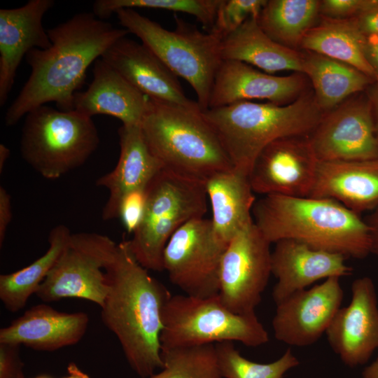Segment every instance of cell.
<instances>
[{
    "instance_id": "1",
    "label": "cell",
    "mask_w": 378,
    "mask_h": 378,
    "mask_svg": "<svg viewBox=\"0 0 378 378\" xmlns=\"http://www.w3.org/2000/svg\"><path fill=\"white\" fill-rule=\"evenodd\" d=\"M47 32L51 46L34 48L25 56L31 74L6 111L8 127L48 102H55L61 111L74 110V94L83 83L89 66L130 34L93 13L76 14Z\"/></svg>"
},
{
    "instance_id": "2",
    "label": "cell",
    "mask_w": 378,
    "mask_h": 378,
    "mask_svg": "<svg viewBox=\"0 0 378 378\" xmlns=\"http://www.w3.org/2000/svg\"><path fill=\"white\" fill-rule=\"evenodd\" d=\"M105 272L108 292L100 307L102 322L118 338L132 370L148 378L163 368L162 313L172 295L136 260L129 240L118 244Z\"/></svg>"
},
{
    "instance_id": "3",
    "label": "cell",
    "mask_w": 378,
    "mask_h": 378,
    "mask_svg": "<svg viewBox=\"0 0 378 378\" xmlns=\"http://www.w3.org/2000/svg\"><path fill=\"white\" fill-rule=\"evenodd\" d=\"M252 214L271 244L294 239L346 258L362 259L371 253L365 219L331 199L266 195L255 201Z\"/></svg>"
},
{
    "instance_id": "4",
    "label": "cell",
    "mask_w": 378,
    "mask_h": 378,
    "mask_svg": "<svg viewBox=\"0 0 378 378\" xmlns=\"http://www.w3.org/2000/svg\"><path fill=\"white\" fill-rule=\"evenodd\" d=\"M323 114L314 93L308 92L285 105L241 101L203 111L234 168L248 175L269 144L286 136H309Z\"/></svg>"
},
{
    "instance_id": "5",
    "label": "cell",
    "mask_w": 378,
    "mask_h": 378,
    "mask_svg": "<svg viewBox=\"0 0 378 378\" xmlns=\"http://www.w3.org/2000/svg\"><path fill=\"white\" fill-rule=\"evenodd\" d=\"M140 125L164 169L205 181L234 168L202 111L148 98Z\"/></svg>"
},
{
    "instance_id": "6",
    "label": "cell",
    "mask_w": 378,
    "mask_h": 378,
    "mask_svg": "<svg viewBox=\"0 0 378 378\" xmlns=\"http://www.w3.org/2000/svg\"><path fill=\"white\" fill-rule=\"evenodd\" d=\"M115 13L129 33L136 35L177 77L190 84L201 111L207 110L214 78L223 61L222 40L211 32L199 31L177 15L171 31L135 9L122 8Z\"/></svg>"
},
{
    "instance_id": "7",
    "label": "cell",
    "mask_w": 378,
    "mask_h": 378,
    "mask_svg": "<svg viewBox=\"0 0 378 378\" xmlns=\"http://www.w3.org/2000/svg\"><path fill=\"white\" fill-rule=\"evenodd\" d=\"M205 181L162 169L146 188L144 212L129 240L136 260L148 270L161 272L163 253L172 236L207 211Z\"/></svg>"
},
{
    "instance_id": "8",
    "label": "cell",
    "mask_w": 378,
    "mask_h": 378,
    "mask_svg": "<svg viewBox=\"0 0 378 378\" xmlns=\"http://www.w3.org/2000/svg\"><path fill=\"white\" fill-rule=\"evenodd\" d=\"M20 153L43 178L54 180L82 166L99 144L92 118L41 106L25 115Z\"/></svg>"
},
{
    "instance_id": "9",
    "label": "cell",
    "mask_w": 378,
    "mask_h": 378,
    "mask_svg": "<svg viewBox=\"0 0 378 378\" xmlns=\"http://www.w3.org/2000/svg\"><path fill=\"white\" fill-rule=\"evenodd\" d=\"M268 341V332L255 313L232 312L218 294L206 298L172 295L163 309L161 351L223 342L258 347Z\"/></svg>"
},
{
    "instance_id": "10",
    "label": "cell",
    "mask_w": 378,
    "mask_h": 378,
    "mask_svg": "<svg viewBox=\"0 0 378 378\" xmlns=\"http://www.w3.org/2000/svg\"><path fill=\"white\" fill-rule=\"evenodd\" d=\"M118 244L95 232L71 234L69 241L35 295L44 303L79 298L102 306L108 292L105 269Z\"/></svg>"
},
{
    "instance_id": "11",
    "label": "cell",
    "mask_w": 378,
    "mask_h": 378,
    "mask_svg": "<svg viewBox=\"0 0 378 378\" xmlns=\"http://www.w3.org/2000/svg\"><path fill=\"white\" fill-rule=\"evenodd\" d=\"M227 245L215 234L211 220L192 219L168 241L163 253L164 270L186 295H217L220 262Z\"/></svg>"
},
{
    "instance_id": "12",
    "label": "cell",
    "mask_w": 378,
    "mask_h": 378,
    "mask_svg": "<svg viewBox=\"0 0 378 378\" xmlns=\"http://www.w3.org/2000/svg\"><path fill=\"white\" fill-rule=\"evenodd\" d=\"M270 244L254 221L228 242L220 262L218 295L232 312L255 313L272 274Z\"/></svg>"
},
{
    "instance_id": "13",
    "label": "cell",
    "mask_w": 378,
    "mask_h": 378,
    "mask_svg": "<svg viewBox=\"0 0 378 378\" xmlns=\"http://www.w3.org/2000/svg\"><path fill=\"white\" fill-rule=\"evenodd\" d=\"M309 138L320 162L377 157L378 138L372 103L366 90L325 113Z\"/></svg>"
},
{
    "instance_id": "14",
    "label": "cell",
    "mask_w": 378,
    "mask_h": 378,
    "mask_svg": "<svg viewBox=\"0 0 378 378\" xmlns=\"http://www.w3.org/2000/svg\"><path fill=\"white\" fill-rule=\"evenodd\" d=\"M318 160L309 136L276 139L258 154L248 178L254 193L309 197Z\"/></svg>"
},
{
    "instance_id": "15",
    "label": "cell",
    "mask_w": 378,
    "mask_h": 378,
    "mask_svg": "<svg viewBox=\"0 0 378 378\" xmlns=\"http://www.w3.org/2000/svg\"><path fill=\"white\" fill-rule=\"evenodd\" d=\"M340 279L328 278L276 304L272 321L275 338L290 346L304 347L326 334L343 300Z\"/></svg>"
},
{
    "instance_id": "16",
    "label": "cell",
    "mask_w": 378,
    "mask_h": 378,
    "mask_svg": "<svg viewBox=\"0 0 378 378\" xmlns=\"http://www.w3.org/2000/svg\"><path fill=\"white\" fill-rule=\"evenodd\" d=\"M351 290L349 304L339 309L326 335L342 363L355 368L365 364L378 349V301L368 276L356 279Z\"/></svg>"
},
{
    "instance_id": "17",
    "label": "cell",
    "mask_w": 378,
    "mask_h": 378,
    "mask_svg": "<svg viewBox=\"0 0 378 378\" xmlns=\"http://www.w3.org/2000/svg\"><path fill=\"white\" fill-rule=\"evenodd\" d=\"M304 76L298 72L275 76L241 62L223 60L214 78L208 108L254 99L277 105L290 104L305 92Z\"/></svg>"
},
{
    "instance_id": "18",
    "label": "cell",
    "mask_w": 378,
    "mask_h": 378,
    "mask_svg": "<svg viewBox=\"0 0 378 378\" xmlns=\"http://www.w3.org/2000/svg\"><path fill=\"white\" fill-rule=\"evenodd\" d=\"M101 58L148 98L201 111L197 102L185 94L178 77L144 44L125 36Z\"/></svg>"
},
{
    "instance_id": "19",
    "label": "cell",
    "mask_w": 378,
    "mask_h": 378,
    "mask_svg": "<svg viewBox=\"0 0 378 378\" xmlns=\"http://www.w3.org/2000/svg\"><path fill=\"white\" fill-rule=\"evenodd\" d=\"M271 254L272 274L276 279L272 296L276 304L321 279L351 274L342 254L314 248L294 239L275 243Z\"/></svg>"
},
{
    "instance_id": "20",
    "label": "cell",
    "mask_w": 378,
    "mask_h": 378,
    "mask_svg": "<svg viewBox=\"0 0 378 378\" xmlns=\"http://www.w3.org/2000/svg\"><path fill=\"white\" fill-rule=\"evenodd\" d=\"M54 4L52 0H30L19 8L0 10L1 106L7 100L22 58L34 48L51 46L42 20Z\"/></svg>"
},
{
    "instance_id": "21",
    "label": "cell",
    "mask_w": 378,
    "mask_h": 378,
    "mask_svg": "<svg viewBox=\"0 0 378 378\" xmlns=\"http://www.w3.org/2000/svg\"><path fill=\"white\" fill-rule=\"evenodd\" d=\"M118 133L120 155L117 164L96 181L97 186L108 191V198L102 215L105 220L118 218L122 199L134 191L146 189L163 169L150 149L141 125H122Z\"/></svg>"
},
{
    "instance_id": "22",
    "label": "cell",
    "mask_w": 378,
    "mask_h": 378,
    "mask_svg": "<svg viewBox=\"0 0 378 378\" xmlns=\"http://www.w3.org/2000/svg\"><path fill=\"white\" fill-rule=\"evenodd\" d=\"M89 321L85 312H60L46 303L38 304L0 330V343L55 351L78 343L88 330Z\"/></svg>"
},
{
    "instance_id": "23",
    "label": "cell",
    "mask_w": 378,
    "mask_h": 378,
    "mask_svg": "<svg viewBox=\"0 0 378 378\" xmlns=\"http://www.w3.org/2000/svg\"><path fill=\"white\" fill-rule=\"evenodd\" d=\"M311 197L335 200L360 215L378 207V156L337 162L318 161Z\"/></svg>"
},
{
    "instance_id": "24",
    "label": "cell",
    "mask_w": 378,
    "mask_h": 378,
    "mask_svg": "<svg viewBox=\"0 0 378 378\" xmlns=\"http://www.w3.org/2000/svg\"><path fill=\"white\" fill-rule=\"evenodd\" d=\"M148 102L146 96L100 57L94 62L88 88L74 94V110L90 118L108 115L124 125H140Z\"/></svg>"
},
{
    "instance_id": "25",
    "label": "cell",
    "mask_w": 378,
    "mask_h": 378,
    "mask_svg": "<svg viewBox=\"0 0 378 378\" xmlns=\"http://www.w3.org/2000/svg\"><path fill=\"white\" fill-rule=\"evenodd\" d=\"M212 209L214 231L223 242H228L253 223L255 202L248 175L232 168L216 173L205 181Z\"/></svg>"
},
{
    "instance_id": "26",
    "label": "cell",
    "mask_w": 378,
    "mask_h": 378,
    "mask_svg": "<svg viewBox=\"0 0 378 378\" xmlns=\"http://www.w3.org/2000/svg\"><path fill=\"white\" fill-rule=\"evenodd\" d=\"M258 19H248L222 40L223 60L241 62L270 74L284 71L302 74L304 54L272 39Z\"/></svg>"
},
{
    "instance_id": "27",
    "label": "cell",
    "mask_w": 378,
    "mask_h": 378,
    "mask_svg": "<svg viewBox=\"0 0 378 378\" xmlns=\"http://www.w3.org/2000/svg\"><path fill=\"white\" fill-rule=\"evenodd\" d=\"M302 74L310 79L316 103L324 113L374 83L351 65L309 51L304 54Z\"/></svg>"
},
{
    "instance_id": "28",
    "label": "cell",
    "mask_w": 378,
    "mask_h": 378,
    "mask_svg": "<svg viewBox=\"0 0 378 378\" xmlns=\"http://www.w3.org/2000/svg\"><path fill=\"white\" fill-rule=\"evenodd\" d=\"M365 37L353 18L341 20L323 18L318 24L307 33L300 48L351 65L374 80L364 55Z\"/></svg>"
},
{
    "instance_id": "29",
    "label": "cell",
    "mask_w": 378,
    "mask_h": 378,
    "mask_svg": "<svg viewBox=\"0 0 378 378\" xmlns=\"http://www.w3.org/2000/svg\"><path fill=\"white\" fill-rule=\"evenodd\" d=\"M71 234L64 225L54 227L43 255L18 271L0 275V299L8 311L15 313L26 306L62 255Z\"/></svg>"
},
{
    "instance_id": "30",
    "label": "cell",
    "mask_w": 378,
    "mask_h": 378,
    "mask_svg": "<svg viewBox=\"0 0 378 378\" xmlns=\"http://www.w3.org/2000/svg\"><path fill=\"white\" fill-rule=\"evenodd\" d=\"M318 0H269L258 21L274 41L291 49L300 48L320 14Z\"/></svg>"
},
{
    "instance_id": "31",
    "label": "cell",
    "mask_w": 378,
    "mask_h": 378,
    "mask_svg": "<svg viewBox=\"0 0 378 378\" xmlns=\"http://www.w3.org/2000/svg\"><path fill=\"white\" fill-rule=\"evenodd\" d=\"M163 368L148 378H222L215 344L161 351Z\"/></svg>"
},
{
    "instance_id": "32",
    "label": "cell",
    "mask_w": 378,
    "mask_h": 378,
    "mask_svg": "<svg viewBox=\"0 0 378 378\" xmlns=\"http://www.w3.org/2000/svg\"><path fill=\"white\" fill-rule=\"evenodd\" d=\"M215 349L222 378H283L288 371L300 364L290 349L277 360L267 363L246 358L232 342L215 344Z\"/></svg>"
},
{
    "instance_id": "33",
    "label": "cell",
    "mask_w": 378,
    "mask_h": 378,
    "mask_svg": "<svg viewBox=\"0 0 378 378\" xmlns=\"http://www.w3.org/2000/svg\"><path fill=\"white\" fill-rule=\"evenodd\" d=\"M220 0H97L93 13L99 19L107 18L122 8L162 9L194 16L211 31Z\"/></svg>"
},
{
    "instance_id": "34",
    "label": "cell",
    "mask_w": 378,
    "mask_h": 378,
    "mask_svg": "<svg viewBox=\"0 0 378 378\" xmlns=\"http://www.w3.org/2000/svg\"><path fill=\"white\" fill-rule=\"evenodd\" d=\"M267 0H220L210 31L221 40L251 18H258Z\"/></svg>"
},
{
    "instance_id": "35",
    "label": "cell",
    "mask_w": 378,
    "mask_h": 378,
    "mask_svg": "<svg viewBox=\"0 0 378 378\" xmlns=\"http://www.w3.org/2000/svg\"><path fill=\"white\" fill-rule=\"evenodd\" d=\"M146 200V189L134 191L122 200L118 218L128 233L135 231L142 218Z\"/></svg>"
},
{
    "instance_id": "36",
    "label": "cell",
    "mask_w": 378,
    "mask_h": 378,
    "mask_svg": "<svg viewBox=\"0 0 378 378\" xmlns=\"http://www.w3.org/2000/svg\"><path fill=\"white\" fill-rule=\"evenodd\" d=\"M370 0H323L319 12L323 18L341 20L354 18L369 4Z\"/></svg>"
},
{
    "instance_id": "37",
    "label": "cell",
    "mask_w": 378,
    "mask_h": 378,
    "mask_svg": "<svg viewBox=\"0 0 378 378\" xmlns=\"http://www.w3.org/2000/svg\"><path fill=\"white\" fill-rule=\"evenodd\" d=\"M20 347L16 344L0 343V378H25Z\"/></svg>"
},
{
    "instance_id": "38",
    "label": "cell",
    "mask_w": 378,
    "mask_h": 378,
    "mask_svg": "<svg viewBox=\"0 0 378 378\" xmlns=\"http://www.w3.org/2000/svg\"><path fill=\"white\" fill-rule=\"evenodd\" d=\"M353 19L365 36L378 35V0H370L368 6Z\"/></svg>"
},
{
    "instance_id": "39",
    "label": "cell",
    "mask_w": 378,
    "mask_h": 378,
    "mask_svg": "<svg viewBox=\"0 0 378 378\" xmlns=\"http://www.w3.org/2000/svg\"><path fill=\"white\" fill-rule=\"evenodd\" d=\"M363 52L365 59L373 74L374 84L378 88V35L365 36Z\"/></svg>"
},
{
    "instance_id": "40",
    "label": "cell",
    "mask_w": 378,
    "mask_h": 378,
    "mask_svg": "<svg viewBox=\"0 0 378 378\" xmlns=\"http://www.w3.org/2000/svg\"><path fill=\"white\" fill-rule=\"evenodd\" d=\"M10 196L6 189L0 187V246H2L8 227L11 221Z\"/></svg>"
},
{
    "instance_id": "41",
    "label": "cell",
    "mask_w": 378,
    "mask_h": 378,
    "mask_svg": "<svg viewBox=\"0 0 378 378\" xmlns=\"http://www.w3.org/2000/svg\"><path fill=\"white\" fill-rule=\"evenodd\" d=\"M370 234L371 253L378 256V207L365 218Z\"/></svg>"
},
{
    "instance_id": "42",
    "label": "cell",
    "mask_w": 378,
    "mask_h": 378,
    "mask_svg": "<svg viewBox=\"0 0 378 378\" xmlns=\"http://www.w3.org/2000/svg\"><path fill=\"white\" fill-rule=\"evenodd\" d=\"M366 92L372 103L374 127L378 138V88L373 84L366 90Z\"/></svg>"
},
{
    "instance_id": "43",
    "label": "cell",
    "mask_w": 378,
    "mask_h": 378,
    "mask_svg": "<svg viewBox=\"0 0 378 378\" xmlns=\"http://www.w3.org/2000/svg\"><path fill=\"white\" fill-rule=\"evenodd\" d=\"M67 373V376L63 378H90L88 374L82 371L74 363H69Z\"/></svg>"
},
{
    "instance_id": "44",
    "label": "cell",
    "mask_w": 378,
    "mask_h": 378,
    "mask_svg": "<svg viewBox=\"0 0 378 378\" xmlns=\"http://www.w3.org/2000/svg\"><path fill=\"white\" fill-rule=\"evenodd\" d=\"M362 378H378V356L372 363L364 368Z\"/></svg>"
},
{
    "instance_id": "45",
    "label": "cell",
    "mask_w": 378,
    "mask_h": 378,
    "mask_svg": "<svg viewBox=\"0 0 378 378\" xmlns=\"http://www.w3.org/2000/svg\"><path fill=\"white\" fill-rule=\"evenodd\" d=\"M10 155V150L4 144H0V172L1 173Z\"/></svg>"
},
{
    "instance_id": "46",
    "label": "cell",
    "mask_w": 378,
    "mask_h": 378,
    "mask_svg": "<svg viewBox=\"0 0 378 378\" xmlns=\"http://www.w3.org/2000/svg\"><path fill=\"white\" fill-rule=\"evenodd\" d=\"M30 378H52V377L47 374H41L35 377H30Z\"/></svg>"
}]
</instances>
